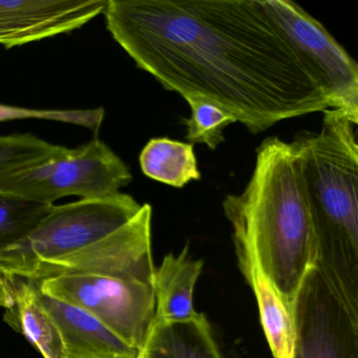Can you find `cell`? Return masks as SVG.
<instances>
[{
  "mask_svg": "<svg viewBox=\"0 0 358 358\" xmlns=\"http://www.w3.org/2000/svg\"><path fill=\"white\" fill-rule=\"evenodd\" d=\"M108 0H0V45L11 49L80 29Z\"/></svg>",
  "mask_w": 358,
  "mask_h": 358,
  "instance_id": "obj_10",
  "label": "cell"
},
{
  "mask_svg": "<svg viewBox=\"0 0 358 358\" xmlns=\"http://www.w3.org/2000/svg\"><path fill=\"white\" fill-rule=\"evenodd\" d=\"M152 208L142 205L127 225L99 242L54 261L34 264L17 272L33 280L71 274L135 278L154 284L152 251Z\"/></svg>",
  "mask_w": 358,
  "mask_h": 358,
  "instance_id": "obj_8",
  "label": "cell"
},
{
  "mask_svg": "<svg viewBox=\"0 0 358 358\" xmlns=\"http://www.w3.org/2000/svg\"><path fill=\"white\" fill-rule=\"evenodd\" d=\"M3 320L24 335L43 358H66L59 330L39 297L38 280L0 271Z\"/></svg>",
  "mask_w": 358,
  "mask_h": 358,
  "instance_id": "obj_11",
  "label": "cell"
},
{
  "mask_svg": "<svg viewBox=\"0 0 358 358\" xmlns=\"http://www.w3.org/2000/svg\"><path fill=\"white\" fill-rule=\"evenodd\" d=\"M189 106L192 115L189 118L183 119L185 125V139L188 143L204 144L210 150H215L225 142L224 131L236 122V117L219 106L199 98L186 100Z\"/></svg>",
  "mask_w": 358,
  "mask_h": 358,
  "instance_id": "obj_18",
  "label": "cell"
},
{
  "mask_svg": "<svg viewBox=\"0 0 358 358\" xmlns=\"http://www.w3.org/2000/svg\"><path fill=\"white\" fill-rule=\"evenodd\" d=\"M62 148L32 134L0 135V179L45 160Z\"/></svg>",
  "mask_w": 358,
  "mask_h": 358,
  "instance_id": "obj_19",
  "label": "cell"
},
{
  "mask_svg": "<svg viewBox=\"0 0 358 358\" xmlns=\"http://www.w3.org/2000/svg\"><path fill=\"white\" fill-rule=\"evenodd\" d=\"M137 358H225L206 316L163 322L154 320Z\"/></svg>",
  "mask_w": 358,
  "mask_h": 358,
  "instance_id": "obj_15",
  "label": "cell"
},
{
  "mask_svg": "<svg viewBox=\"0 0 358 358\" xmlns=\"http://www.w3.org/2000/svg\"><path fill=\"white\" fill-rule=\"evenodd\" d=\"M103 14L163 89L219 106L251 134L330 108L259 0H108Z\"/></svg>",
  "mask_w": 358,
  "mask_h": 358,
  "instance_id": "obj_1",
  "label": "cell"
},
{
  "mask_svg": "<svg viewBox=\"0 0 358 358\" xmlns=\"http://www.w3.org/2000/svg\"><path fill=\"white\" fill-rule=\"evenodd\" d=\"M292 358H358V320L314 266L306 276L294 307Z\"/></svg>",
  "mask_w": 358,
  "mask_h": 358,
  "instance_id": "obj_9",
  "label": "cell"
},
{
  "mask_svg": "<svg viewBox=\"0 0 358 358\" xmlns=\"http://www.w3.org/2000/svg\"><path fill=\"white\" fill-rule=\"evenodd\" d=\"M43 294L79 308L141 350L156 314L154 284L117 276L71 274L38 280Z\"/></svg>",
  "mask_w": 358,
  "mask_h": 358,
  "instance_id": "obj_6",
  "label": "cell"
},
{
  "mask_svg": "<svg viewBox=\"0 0 358 358\" xmlns=\"http://www.w3.org/2000/svg\"><path fill=\"white\" fill-rule=\"evenodd\" d=\"M259 5L294 48L328 98L330 108L358 122V66L345 48L291 0H259Z\"/></svg>",
  "mask_w": 358,
  "mask_h": 358,
  "instance_id": "obj_7",
  "label": "cell"
},
{
  "mask_svg": "<svg viewBox=\"0 0 358 358\" xmlns=\"http://www.w3.org/2000/svg\"><path fill=\"white\" fill-rule=\"evenodd\" d=\"M142 205L129 194L53 205L24 240L0 251V271L17 273L87 248L127 225Z\"/></svg>",
  "mask_w": 358,
  "mask_h": 358,
  "instance_id": "obj_4",
  "label": "cell"
},
{
  "mask_svg": "<svg viewBox=\"0 0 358 358\" xmlns=\"http://www.w3.org/2000/svg\"><path fill=\"white\" fill-rule=\"evenodd\" d=\"M52 206L0 190V251L27 238Z\"/></svg>",
  "mask_w": 358,
  "mask_h": 358,
  "instance_id": "obj_17",
  "label": "cell"
},
{
  "mask_svg": "<svg viewBox=\"0 0 358 358\" xmlns=\"http://www.w3.org/2000/svg\"><path fill=\"white\" fill-rule=\"evenodd\" d=\"M146 177L176 188L202 178L194 145L169 138L150 140L139 157Z\"/></svg>",
  "mask_w": 358,
  "mask_h": 358,
  "instance_id": "obj_16",
  "label": "cell"
},
{
  "mask_svg": "<svg viewBox=\"0 0 358 358\" xmlns=\"http://www.w3.org/2000/svg\"><path fill=\"white\" fill-rule=\"evenodd\" d=\"M224 215L234 247L246 250L294 314L301 285L315 266L316 246L299 159L288 142L269 137L240 194H228Z\"/></svg>",
  "mask_w": 358,
  "mask_h": 358,
  "instance_id": "obj_2",
  "label": "cell"
},
{
  "mask_svg": "<svg viewBox=\"0 0 358 358\" xmlns=\"http://www.w3.org/2000/svg\"><path fill=\"white\" fill-rule=\"evenodd\" d=\"M202 269V259L192 257L188 244L178 255H165L161 265L155 270V320L181 322L198 316L199 312L194 306V293Z\"/></svg>",
  "mask_w": 358,
  "mask_h": 358,
  "instance_id": "obj_13",
  "label": "cell"
},
{
  "mask_svg": "<svg viewBox=\"0 0 358 358\" xmlns=\"http://www.w3.org/2000/svg\"><path fill=\"white\" fill-rule=\"evenodd\" d=\"M133 180L127 163L97 134L77 148L54 156L0 179V190L35 202L55 205L66 196L80 200L110 198Z\"/></svg>",
  "mask_w": 358,
  "mask_h": 358,
  "instance_id": "obj_5",
  "label": "cell"
},
{
  "mask_svg": "<svg viewBox=\"0 0 358 358\" xmlns=\"http://www.w3.org/2000/svg\"><path fill=\"white\" fill-rule=\"evenodd\" d=\"M103 108L95 110H34L0 103V122L24 119L55 121L87 127L98 134L104 120Z\"/></svg>",
  "mask_w": 358,
  "mask_h": 358,
  "instance_id": "obj_20",
  "label": "cell"
},
{
  "mask_svg": "<svg viewBox=\"0 0 358 358\" xmlns=\"http://www.w3.org/2000/svg\"><path fill=\"white\" fill-rule=\"evenodd\" d=\"M39 297L59 330L66 358H137L139 350L91 314L47 296L41 289Z\"/></svg>",
  "mask_w": 358,
  "mask_h": 358,
  "instance_id": "obj_12",
  "label": "cell"
},
{
  "mask_svg": "<svg viewBox=\"0 0 358 358\" xmlns=\"http://www.w3.org/2000/svg\"><path fill=\"white\" fill-rule=\"evenodd\" d=\"M358 122L338 110L322 112L320 131L290 142L301 167L322 278L358 320Z\"/></svg>",
  "mask_w": 358,
  "mask_h": 358,
  "instance_id": "obj_3",
  "label": "cell"
},
{
  "mask_svg": "<svg viewBox=\"0 0 358 358\" xmlns=\"http://www.w3.org/2000/svg\"><path fill=\"white\" fill-rule=\"evenodd\" d=\"M238 266L259 307L262 327L274 358H292L295 348L294 314L287 307L257 262L242 248H236Z\"/></svg>",
  "mask_w": 358,
  "mask_h": 358,
  "instance_id": "obj_14",
  "label": "cell"
}]
</instances>
